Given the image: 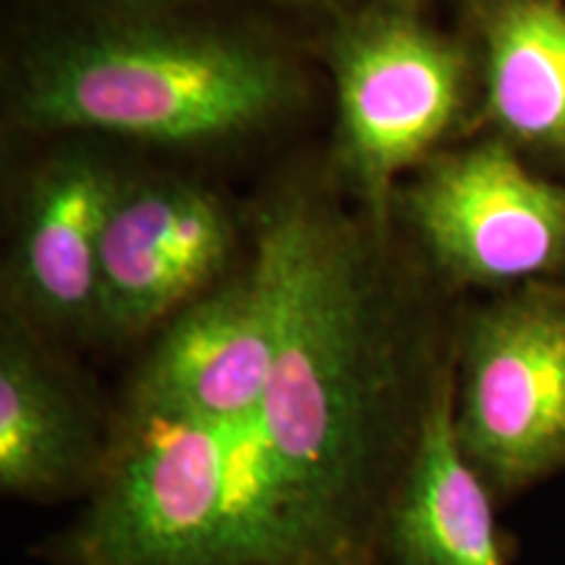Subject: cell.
Masks as SVG:
<instances>
[{
	"instance_id": "6da1fadb",
	"label": "cell",
	"mask_w": 565,
	"mask_h": 565,
	"mask_svg": "<svg viewBox=\"0 0 565 565\" xmlns=\"http://www.w3.org/2000/svg\"><path fill=\"white\" fill-rule=\"evenodd\" d=\"M383 228L291 189L267 204L254 259L278 309L270 383L238 422L246 475L280 511L374 545L454 349L395 291Z\"/></svg>"
},
{
	"instance_id": "7a4b0ae2",
	"label": "cell",
	"mask_w": 565,
	"mask_h": 565,
	"mask_svg": "<svg viewBox=\"0 0 565 565\" xmlns=\"http://www.w3.org/2000/svg\"><path fill=\"white\" fill-rule=\"evenodd\" d=\"M19 74L24 129L173 147L252 137L299 95L280 40L210 0H74L32 32Z\"/></svg>"
},
{
	"instance_id": "3957f363",
	"label": "cell",
	"mask_w": 565,
	"mask_h": 565,
	"mask_svg": "<svg viewBox=\"0 0 565 565\" xmlns=\"http://www.w3.org/2000/svg\"><path fill=\"white\" fill-rule=\"evenodd\" d=\"M335 84L338 166L364 217L385 231L395 192L433 154L477 134V68L429 0H343L324 17Z\"/></svg>"
},
{
	"instance_id": "277c9868",
	"label": "cell",
	"mask_w": 565,
	"mask_h": 565,
	"mask_svg": "<svg viewBox=\"0 0 565 565\" xmlns=\"http://www.w3.org/2000/svg\"><path fill=\"white\" fill-rule=\"evenodd\" d=\"M456 433L498 503L565 471V282L471 303L454 328Z\"/></svg>"
},
{
	"instance_id": "5b68a950",
	"label": "cell",
	"mask_w": 565,
	"mask_h": 565,
	"mask_svg": "<svg viewBox=\"0 0 565 565\" xmlns=\"http://www.w3.org/2000/svg\"><path fill=\"white\" fill-rule=\"evenodd\" d=\"M393 212L445 286L503 294L565 282V181L487 134L416 168Z\"/></svg>"
},
{
	"instance_id": "8992f818",
	"label": "cell",
	"mask_w": 565,
	"mask_h": 565,
	"mask_svg": "<svg viewBox=\"0 0 565 565\" xmlns=\"http://www.w3.org/2000/svg\"><path fill=\"white\" fill-rule=\"evenodd\" d=\"M233 246L228 210L200 183L124 175L100 242L103 341L129 343L158 333L225 278Z\"/></svg>"
},
{
	"instance_id": "52a82bcc",
	"label": "cell",
	"mask_w": 565,
	"mask_h": 565,
	"mask_svg": "<svg viewBox=\"0 0 565 565\" xmlns=\"http://www.w3.org/2000/svg\"><path fill=\"white\" fill-rule=\"evenodd\" d=\"M278 353V309L263 267L223 278L154 333L124 416L233 424L254 414Z\"/></svg>"
},
{
	"instance_id": "ba28073f",
	"label": "cell",
	"mask_w": 565,
	"mask_h": 565,
	"mask_svg": "<svg viewBox=\"0 0 565 565\" xmlns=\"http://www.w3.org/2000/svg\"><path fill=\"white\" fill-rule=\"evenodd\" d=\"M121 179L103 154L68 147L26 183L6 263V312L47 341H103L100 242Z\"/></svg>"
},
{
	"instance_id": "9c48e42d",
	"label": "cell",
	"mask_w": 565,
	"mask_h": 565,
	"mask_svg": "<svg viewBox=\"0 0 565 565\" xmlns=\"http://www.w3.org/2000/svg\"><path fill=\"white\" fill-rule=\"evenodd\" d=\"M450 3L477 68V134L565 181V0Z\"/></svg>"
},
{
	"instance_id": "30bf717a",
	"label": "cell",
	"mask_w": 565,
	"mask_h": 565,
	"mask_svg": "<svg viewBox=\"0 0 565 565\" xmlns=\"http://www.w3.org/2000/svg\"><path fill=\"white\" fill-rule=\"evenodd\" d=\"M110 427L58 362L51 341L6 312L0 330V490L9 498L89 494Z\"/></svg>"
},
{
	"instance_id": "8fae6325",
	"label": "cell",
	"mask_w": 565,
	"mask_h": 565,
	"mask_svg": "<svg viewBox=\"0 0 565 565\" xmlns=\"http://www.w3.org/2000/svg\"><path fill=\"white\" fill-rule=\"evenodd\" d=\"M498 505L458 440L450 349L387 508L380 565H508Z\"/></svg>"
},
{
	"instance_id": "7c38bea8",
	"label": "cell",
	"mask_w": 565,
	"mask_h": 565,
	"mask_svg": "<svg viewBox=\"0 0 565 565\" xmlns=\"http://www.w3.org/2000/svg\"><path fill=\"white\" fill-rule=\"evenodd\" d=\"M275 6H282V9H296V11H315L328 17L330 11H335L343 0H270Z\"/></svg>"
},
{
	"instance_id": "4fadbf2b",
	"label": "cell",
	"mask_w": 565,
	"mask_h": 565,
	"mask_svg": "<svg viewBox=\"0 0 565 565\" xmlns=\"http://www.w3.org/2000/svg\"><path fill=\"white\" fill-rule=\"evenodd\" d=\"M105 3H166V0H105Z\"/></svg>"
}]
</instances>
